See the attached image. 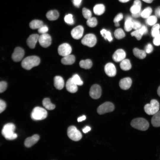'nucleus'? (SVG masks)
<instances>
[{"instance_id": "nucleus-1", "label": "nucleus", "mask_w": 160, "mask_h": 160, "mask_svg": "<svg viewBox=\"0 0 160 160\" xmlns=\"http://www.w3.org/2000/svg\"><path fill=\"white\" fill-rule=\"evenodd\" d=\"M15 129V125L12 123L5 124L1 131L2 135L7 140H12L17 137V135L14 132Z\"/></svg>"}, {"instance_id": "nucleus-2", "label": "nucleus", "mask_w": 160, "mask_h": 160, "mask_svg": "<svg viewBox=\"0 0 160 160\" xmlns=\"http://www.w3.org/2000/svg\"><path fill=\"white\" fill-rule=\"evenodd\" d=\"M40 58L36 56L27 57L22 60L21 66L24 69L29 70L34 67L38 65L40 63Z\"/></svg>"}, {"instance_id": "nucleus-3", "label": "nucleus", "mask_w": 160, "mask_h": 160, "mask_svg": "<svg viewBox=\"0 0 160 160\" xmlns=\"http://www.w3.org/2000/svg\"><path fill=\"white\" fill-rule=\"evenodd\" d=\"M130 124L134 128L143 131L147 130L148 128L149 125L148 121L142 118L133 119L132 121Z\"/></svg>"}, {"instance_id": "nucleus-4", "label": "nucleus", "mask_w": 160, "mask_h": 160, "mask_svg": "<svg viewBox=\"0 0 160 160\" xmlns=\"http://www.w3.org/2000/svg\"><path fill=\"white\" fill-rule=\"evenodd\" d=\"M47 111L44 108L39 106L35 107L31 114V119L35 121L44 119L47 117Z\"/></svg>"}, {"instance_id": "nucleus-5", "label": "nucleus", "mask_w": 160, "mask_h": 160, "mask_svg": "<svg viewBox=\"0 0 160 160\" xmlns=\"http://www.w3.org/2000/svg\"><path fill=\"white\" fill-rule=\"evenodd\" d=\"M159 103L155 99L151 100L150 104H147L144 107L145 112L150 115H153L159 111Z\"/></svg>"}, {"instance_id": "nucleus-6", "label": "nucleus", "mask_w": 160, "mask_h": 160, "mask_svg": "<svg viewBox=\"0 0 160 160\" xmlns=\"http://www.w3.org/2000/svg\"><path fill=\"white\" fill-rule=\"evenodd\" d=\"M67 133L68 137L74 141H79L82 137L81 132L74 126H70L68 128Z\"/></svg>"}, {"instance_id": "nucleus-7", "label": "nucleus", "mask_w": 160, "mask_h": 160, "mask_svg": "<svg viewBox=\"0 0 160 160\" xmlns=\"http://www.w3.org/2000/svg\"><path fill=\"white\" fill-rule=\"evenodd\" d=\"M114 109L113 104L111 102H107L100 105L97 109V111L98 114L101 115L112 112Z\"/></svg>"}, {"instance_id": "nucleus-8", "label": "nucleus", "mask_w": 160, "mask_h": 160, "mask_svg": "<svg viewBox=\"0 0 160 160\" xmlns=\"http://www.w3.org/2000/svg\"><path fill=\"white\" fill-rule=\"evenodd\" d=\"M82 44L89 47H92L96 44L97 39L93 34L89 33L85 35L81 41Z\"/></svg>"}, {"instance_id": "nucleus-9", "label": "nucleus", "mask_w": 160, "mask_h": 160, "mask_svg": "<svg viewBox=\"0 0 160 160\" xmlns=\"http://www.w3.org/2000/svg\"><path fill=\"white\" fill-rule=\"evenodd\" d=\"M38 41L40 45L43 47L47 48L51 44L52 38L48 34H42L39 36Z\"/></svg>"}, {"instance_id": "nucleus-10", "label": "nucleus", "mask_w": 160, "mask_h": 160, "mask_svg": "<svg viewBox=\"0 0 160 160\" xmlns=\"http://www.w3.org/2000/svg\"><path fill=\"white\" fill-rule=\"evenodd\" d=\"M72 51L71 46L68 44L64 43L60 45L58 48L59 54L63 57L70 55Z\"/></svg>"}, {"instance_id": "nucleus-11", "label": "nucleus", "mask_w": 160, "mask_h": 160, "mask_svg": "<svg viewBox=\"0 0 160 160\" xmlns=\"http://www.w3.org/2000/svg\"><path fill=\"white\" fill-rule=\"evenodd\" d=\"M101 92L102 90L100 87L99 85L95 84L91 87L89 94L92 98L97 99L100 97Z\"/></svg>"}, {"instance_id": "nucleus-12", "label": "nucleus", "mask_w": 160, "mask_h": 160, "mask_svg": "<svg viewBox=\"0 0 160 160\" xmlns=\"http://www.w3.org/2000/svg\"><path fill=\"white\" fill-rule=\"evenodd\" d=\"M24 55V51L23 49L20 47H16L13 53L12 58L15 62L20 61L22 59Z\"/></svg>"}, {"instance_id": "nucleus-13", "label": "nucleus", "mask_w": 160, "mask_h": 160, "mask_svg": "<svg viewBox=\"0 0 160 160\" xmlns=\"http://www.w3.org/2000/svg\"><path fill=\"white\" fill-rule=\"evenodd\" d=\"M84 30V28L82 26L80 25L77 26L71 31V35L73 39H79L82 36Z\"/></svg>"}, {"instance_id": "nucleus-14", "label": "nucleus", "mask_w": 160, "mask_h": 160, "mask_svg": "<svg viewBox=\"0 0 160 160\" xmlns=\"http://www.w3.org/2000/svg\"><path fill=\"white\" fill-rule=\"evenodd\" d=\"M126 56L125 52L122 49L116 50L112 55V58L115 62H118L125 59Z\"/></svg>"}, {"instance_id": "nucleus-15", "label": "nucleus", "mask_w": 160, "mask_h": 160, "mask_svg": "<svg viewBox=\"0 0 160 160\" xmlns=\"http://www.w3.org/2000/svg\"><path fill=\"white\" fill-rule=\"evenodd\" d=\"M104 71L107 75L110 77L114 76L116 74L115 66L112 63H108L105 65Z\"/></svg>"}, {"instance_id": "nucleus-16", "label": "nucleus", "mask_w": 160, "mask_h": 160, "mask_svg": "<svg viewBox=\"0 0 160 160\" xmlns=\"http://www.w3.org/2000/svg\"><path fill=\"white\" fill-rule=\"evenodd\" d=\"M39 36L37 34L30 35L27 39L26 42L28 46L32 49L34 48L36 44L38 41Z\"/></svg>"}, {"instance_id": "nucleus-17", "label": "nucleus", "mask_w": 160, "mask_h": 160, "mask_svg": "<svg viewBox=\"0 0 160 160\" xmlns=\"http://www.w3.org/2000/svg\"><path fill=\"white\" fill-rule=\"evenodd\" d=\"M39 136L35 134L32 136L28 137L25 140L24 145L28 148H30L35 144L39 139Z\"/></svg>"}, {"instance_id": "nucleus-18", "label": "nucleus", "mask_w": 160, "mask_h": 160, "mask_svg": "<svg viewBox=\"0 0 160 160\" xmlns=\"http://www.w3.org/2000/svg\"><path fill=\"white\" fill-rule=\"evenodd\" d=\"M66 88L67 90L71 93H74L78 90L77 85L73 81L71 78L68 79L66 84Z\"/></svg>"}, {"instance_id": "nucleus-19", "label": "nucleus", "mask_w": 160, "mask_h": 160, "mask_svg": "<svg viewBox=\"0 0 160 160\" xmlns=\"http://www.w3.org/2000/svg\"><path fill=\"white\" fill-rule=\"evenodd\" d=\"M132 84V80L129 77L123 78L119 82L120 87L122 89L127 90L130 87Z\"/></svg>"}, {"instance_id": "nucleus-20", "label": "nucleus", "mask_w": 160, "mask_h": 160, "mask_svg": "<svg viewBox=\"0 0 160 160\" xmlns=\"http://www.w3.org/2000/svg\"><path fill=\"white\" fill-rule=\"evenodd\" d=\"M54 85L59 90L62 89L64 86V82L63 78L60 76H56L54 78Z\"/></svg>"}, {"instance_id": "nucleus-21", "label": "nucleus", "mask_w": 160, "mask_h": 160, "mask_svg": "<svg viewBox=\"0 0 160 160\" xmlns=\"http://www.w3.org/2000/svg\"><path fill=\"white\" fill-rule=\"evenodd\" d=\"M75 60V57L73 55H69L64 56L61 59L62 63L65 65H71L73 64Z\"/></svg>"}, {"instance_id": "nucleus-22", "label": "nucleus", "mask_w": 160, "mask_h": 160, "mask_svg": "<svg viewBox=\"0 0 160 160\" xmlns=\"http://www.w3.org/2000/svg\"><path fill=\"white\" fill-rule=\"evenodd\" d=\"M151 123L154 127H160V111L153 115L151 118Z\"/></svg>"}, {"instance_id": "nucleus-23", "label": "nucleus", "mask_w": 160, "mask_h": 160, "mask_svg": "<svg viewBox=\"0 0 160 160\" xmlns=\"http://www.w3.org/2000/svg\"><path fill=\"white\" fill-rule=\"evenodd\" d=\"M141 1L139 0H135L130 8V12L132 14L137 13L141 11Z\"/></svg>"}, {"instance_id": "nucleus-24", "label": "nucleus", "mask_w": 160, "mask_h": 160, "mask_svg": "<svg viewBox=\"0 0 160 160\" xmlns=\"http://www.w3.org/2000/svg\"><path fill=\"white\" fill-rule=\"evenodd\" d=\"M59 14L57 11L54 10L48 11L46 14V16L48 20H55L59 17Z\"/></svg>"}, {"instance_id": "nucleus-25", "label": "nucleus", "mask_w": 160, "mask_h": 160, "mask_svg": "<svg viewBox=\"0 0 160 160\" xmlns=\"http://www.w3.org/2000/svg\"><path fill=\"white\" fill-rule=\"evenodd\" d=\"M132 19L129 16L127 17L124 25V29L127 32L130 31L133 28Z\"/></svg>"}, {"instance_id": "nucleus-26", "label": "nucleus", "mask_w": 160, "mask_h": 160, "mask_svg": "<svg viewBox=\"0 0 160 160\" xmlns=\"http://www.w3.org/2000/svg\"><path fill=\"white\" fill-rule=\"evenodd\" d=\"M105 10V7L104 5L102 4H97L95 5L93 8V11L95 14L98 15H100L104 13Z\"/></svg>"}, {"instance_id": "nucleus-27", "label": "nucleus", "mask_w": 160, "mask_h": 160, "mask_svg": "<svg viewBox=\"0 0 160 160\" xmlns=\"http://www.w3.org/2000/svg\"><path fill=\"white\" fill-rule=\"evenodd\" d=\"M133 52L134 55L139 59H143L146 56V52L145 50L135 48L133 49Z\"/></svg>"}, {"instance_id": "nucleus-28", "label": "nucleus", "mask_w": 160, "mask_h": 160, "mask_svg": "<svg viewBox=\"0 0 160 160\" xmlns=\"http://www.w3.org/2000/svg\"><path fill=\"white\" fill-rule=\"evenodd\" d=\"M121 68L124 71H128L131 68V65L130 60L128 59H124L120 64Z\"/></svg>"}, {"instance_id": "nucleus-29", "label": "nucleus", "mask_w": 160, "mask_h": 160, "mask_svg": "<svg viewBox=\"0 0 160 160\" xmlns=\"http://www.w3.org/2000/svg\"><path fill=\"white\" fill-rule=\"evenodd\" d=\"M42 104L46 109L48 110H52L55 108V105L51 102L48 98H44L42 101Z\"/></svg>"}, {"instance_id": "nucleus-30", "label": "nucleus", "mask_w": 160, "mask_h": 160, "mask_svg": "<svg viewBox=\"0 0 160 160\" xmlns=\"http://www.w3.org/2000/svg\"><path fill=\"white\" fill-rule=\"evenodd\" d=\"M43 25V21L38 20H33L29 23V26L32 29H38Z\"/></svg>"}, {"instance_id": "nucleus-31", "label": "nucleus", "mask_w": 160, "mask_h": 160, "mask_svg": "<svg viewBox=\"0 0 160 160\" xmlns=\"http://www.w3.org/2000/svg\"><path fill=\"white\" fill-rule=\"evenodd\" d=\"M80 67L85 69H89L92 67V63L91 60L89 59L81 60L79 63Z\"/></svg>"}, {"instance_id": "nucleus-32", "label": "nucleus", "mask_w": 160, "mask_h": 160, "mask_svg": "<svg viewBox=\"0 0 160 160\" xmlns=\"http://www.w3.org/2000/svg\"><path fill=\"white\" fill-rule=\"evenodd\" d=\"M100 33L102 36L105 39L108 40L109 42L112 40L113 38L111 36V33L109 31L104 29L100 31Z\"/></svg>"}, {"instance_id": "nucleus-33", "label": "nucleus", "mask_w": 160, "mask_h": 160, "mask_svg": "<svg viewBox=\"0 0 160 160\" xmlns=\"http://www.w3.org/2000/svg\"><path fill=\"white\" fill-rule=\"evenodd\" d=\"M115 37L118 39H120L124 37L125 33L122 29L118 28L115 30L114 32Z\"/></svg>"}, {"instance_id": "nucleus-34", "label": "nucleus", "mask_w": 160, "mask_h": 160, "mask_svg": "<svg viewBox=\"0 0 160 160\" xmlns=\"http://www.w3.org/2000/svg\"><path fill=\"white\" fill-rule=\"evenodd\" d=\"M152 12V9L150 7H147L142 12L141 16L143 18H147L150 16Z\"/></svg>"}, {"instance_id": "nucleus-35", "label": "nucleus", "mask_w": 160, "mask_h": 160, "mask_svg": "<svg viewBox=\"0 0 160 160\" xmlns=\"http://www.w3.org/2000/svg\"><path fill=\"white\" fill-rule=\"evenodd\" d=\"M160 25L159 24H157L153 25L151 30V34L152 36L154 37L160 34L159 29Z\"/></svg>"}, {"instance_id": "nucleus-36", "label": "nucleus", "mask_w": 160, "mask_h": 160, "mask_svg": "<svg viewBox=\"0 0 160 160\" xmlns=\"http://www.w3.org/2000/svg\"><path fill=\"white\" fill-rule=\"evenodd\" d=\"M87 23L88 26L90 27H94L97 25V21L96 18L95 17H91L87 19Z\"/></svg>"}, {"instance_id": "nucleus-37", "label": "nucleus", "mask_w": 160, "mask_h": 160, "mask_svg": "<svg viewBox=\"0 0 160 160\" xmlns=\"http://www.w3.org/2000/svg\"><path fill=\"white\" fill-rule=\"evenodd\" d=\"M147 19L146 23L150 25H154L157 21V18L155 16H150Z\"/></svg>"}, {"instance_id": "nucleus-38", "label": "nucleus", "mask_w": 160, "mask_h": 160, "mask_svg": "<svg viewBox=\"0 0 160 160\" xmlns=\"http://www.w3.org/2000/svg\"><path fill=\"white\" fill-rule=\"evenodd\" d=\"M73 81L77 85L81 86L83 84L79 76L77 74L73 75L71 78Z\"/></svg>"}, {"instance_id": "nucleus-39", "label": "nucleus", "mask_w": 160, "mask_h": 160, "mask_svg": "<svg viewBox=\"0 0 160 160\" xmlns=\"http://www.w3.org/2000/svg\"><path fill=\"white\" fill-rule=\"evenodd\" d=\"M82 13L84 18L87 20L92 17V14L91 11L86 8H83Z\"/></svg>"}, {"instance_id": "nucleus-40", "label": "nucleus", "mask_w": 160, "mask_h": 160, "mask_svg": "<svg viewBox=\"0 0 160 160\" xmlns=\"http://www.w3.org/2000/svg\"><path fill=\"white\" fill-rule=\"evenodd\" d=\"M64 20L68 24L72 25L74 23L73 15L71 14L66 15L64 17Z\"/></svg>"}, {"instance_id": "nucleus-41", "label": "nucleus", "mask_w": 160, "mask_h": 160, "mask_svg": "<svg viewBox=\"0 0 160 160\" xmlns=\"http://www.w3.org/2000/svg\"><path fill=\"white\" fill-rule=\"evenodd\" d=\"M131 34L132 36H135L138 40L141 39L143 35L140 32L139 29L135 30V31L132 32L131 33Z\"/></svg>"}, {"instance_id": "nucleus-42", "label": "nucleus", "mask_w": 160, "mask_h": 160, "mask_svg": "<svg viewBox=\"0 0 160 160\" xmlns=\"http://www.w3.org/2000/svg\"><path fill=\"white\" fill-rule=\"evenodd\" d=\"M133 28L135 30L140 29L142 25L140 22L138 21L132 20Z\"/></svg>"}, {"instance_id": "nucleus-43", "label": "nucleus", "mask_w": 160, "mask_h": 160, "mask_svg": "<svg viewBox=\"0 0 160 160\" xmlns=\"http://www.w3.org/2000/svg\"><path fill=\"white\" fill-rule=\"evenodd\" d=\"M48 31L47 26L45 25H43L38 29V31L39 33L41 34L46 33Z\"/></svg>"}, {"instance_id": "nucleus-44", "label": "nucleus", "mask_w": 160, "mask_h": 160, "mask_svg": "<svg viewBox=\"0 0 160 160\" xmlns=\"http://www.w3.org/2000/svg\"><path fill=\"white\" fill-rule=\"evenodd\" d=\"M7 84L6 81H2L0 82V92L2 93L4 92L7 89Z\"/></svg>"}, {"instance_id": "nucleus-45", "label": "nucleus", "mask_w": 160, "mask_h": 160, "mask_svg": "<svg viewBox=\"0 0 160 160\" xmlns=\"http://www.w3.org/2000/svg\"><path fill=\"white\" fill-rule=\"evenodd\" d=\"M153 47L150 43L148 44L145 47V51L146 53H150L153 51Z\"/></svg>"}, {"instance_id": "nucleus-46", "label": "nucleus", "mask_w": 160, "mask_h": 160, "mask_svg": "<svg viewBox=\"0 0 160 160\" xmlns=\"http://www.w3.org/2000/svg\"><path fill=\"white\" fill-rule=\"evenodd\" d=\"M123 18L122 13H120L117 15L113 19V22L115 24L119 23V22Z\"/></svg>"}, {"instance_id": "nucleus-47", "label": "nucleus", "mask_w": 160, "mask_h": 160, "mask_svg": "<svg viewBox=\"0 0 160 160\" xmlns=\"http://www.w3.org/2000/svg\"><path fill=\"white\" fill-rule=\"evenodd\" d=\"M153 43L156 46H158L160 45V34L154 37Z\"/></svg>"}, {"instance_id": "nucleus-48", "label": "nucleus", "mask_w": 160, "mask_h": 160, "mask_svg": "<svg viewBox=\"0 0 160 160\" xmlns=\"http://www.w3.org/2000/svg\"><path fill=\"white\" fill-rule=\"evenodd\" d=\"M6 107V103L3 100H0V113L3 112L5 109Z\"/></svg>"}, {"instance_id": "nucleus-49", "label": "nucleus", "mask_w": 160, "mask_h": 160, "mask_svg": "<svg viewBox=\"0 0 160 160\" xmlns=\"http://www.w3.org/2000/svg\"><path fill=\"white\" fill-rule=\"evenodd\" d=\"M139 30L143 35L146 34L148 32L147 28L144 25L142 26L141 28Z\"/></svg>"}, {"instance_id": "nucleus-50", "label": "nucleus", "mask_w": 160, "mask_h": 160, "mask_svg": "<svg viewBox=\"0 0 160 160\" xmlns=\"http://www.w3.org/2000/svg\"><path fill=\"white\" fill-rule=\"evenodd\" d=\"M82 0H73V5L76 7H79L81 4Z\"/></svg>"}, {"instance_id": "nucleus-51", "label": "nucleus", "mask_w": 160, "mask_h": 160, "mask_svg": "<svg viewBox=\"0 0 160 160\" xmlns=\"http://www.w3.org/2000/svg\"><path fill=\"white\" fill-rule=\"evenodd\" d=\"M160 7H159L155 10V14L156 17H160Z\"/></svg>"}, {"instance_id": "nucleus-52", "label": "nucleus", "mask_w": 160, "mask_h": 160, "mask_svg": "<svg viewBox=\"0 0 160 160\" xmlns=\"http://www.w3.org/2000/svg\"><path fill=\"white\" fill-rule=\"evenodd\" d=\"M142 12L140 11L139 12L134 14H132V16L135 18H137L141 16Z\"/></svg>"}, {"instance_id": "nucleus-53", "label": "nucleus", "mask_w": 160, "mask_h": 160, "mask_svg": "<svg viewBox=\"0 0 160 160\" xmlns=\"http://www.w3.org/2000/svg\"><path fill=\"white\" fill-rule=\"evenodd\" d=\"M91 128L89 126H86L82 129V131L84 133H86L90 131Z\"/></svg>"}, {"instance_id": "nucleus-54", "label": "nucleus", "mask_w": 160, "mask_h": 160, "mask_svg": "<svg viewBox=\"0 0 160 160\" xmlns=\"http://www.w3.org/2000/svg\"><path fill=\"white\" fill-rule=\"evenodd\" d=\"M86 119V116L84 115L78 118L77 119V121L78 122L81 121H83L85 120V119Z\"/></svg>"}, {"instance_id": "nucleus-55", "label": "nucleus", "mask_w": 160, "mask_h": 160, "mask_svg": "<svg viewBox=\"0 0 160 160\" xmlns=\"http://www.w3.org/2000/svg\"><path fill=\"white\" fill-rule=\"evenodd\" d=\"M143 1L147 3H152L154 0H142Z\"/></svg>"}, {"instance_id": "nucleus-56", "label": "nucleus", "mask_w": 160, "mask_h": 160, "mask_svg": "<svg viewBox=\"0 0 160 160\" xmlns=\"http://www.w3.org/2000/svg\"><path fill=\"white\" fill-rule=\"evenodd\" d=\"M157 92L158 95L160 97V86L159 87L158 89Z\"/></svg>"}, {"instance_id": "nucleus-57", "label": "nucleus", "mask_w": 160, "mask_h": 160, "mask_svg": "<svg viewBox=\"0 0 160 160\" xmlns=\"http://www.w3.org/2000/svg\"><path fill=\"white\" fill-rule=\"evenodd\" d=\"M119 1L122 3H125L129 1V0H119Z\"/></svg>"}, {"instance_id": "nucleus-58", "label": "nucleus", "mask_w": 160, "mask_h": 160, "mask_svg": "<svg viewBox=\"0 0 160 160\" xmlns=\"http://www.w3.org/2000/svg\"></svg>"}]
</instances>
